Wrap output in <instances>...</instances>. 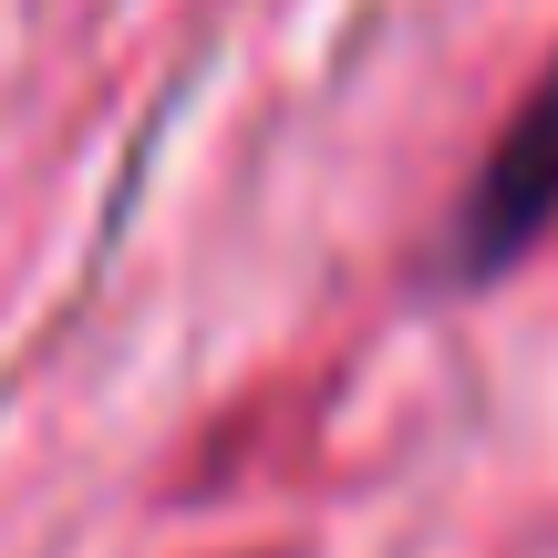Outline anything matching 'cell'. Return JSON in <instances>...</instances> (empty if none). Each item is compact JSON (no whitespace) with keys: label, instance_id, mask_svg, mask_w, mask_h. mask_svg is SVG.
I'll return each instance as SVG.
<instances>
[{"label":"cell","instance_id":"6da1fadb","mask_svg":"<svg viewBox=\"0 0 558 558\" xmlns=\"http://www.w3.org/2000/svg\"><path fill=\"white\" fill-rule=\"evenodd\" d=\"M558 228V62L527 83L507 135L486 145L476 197H465V269H507Z\"/></svg>","mask_w":558,"mask_h":558}]
</instances>
